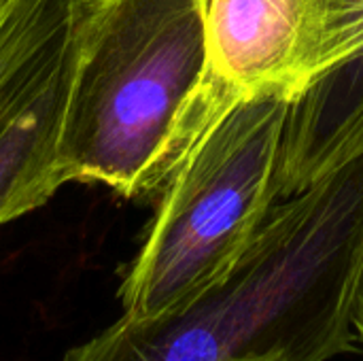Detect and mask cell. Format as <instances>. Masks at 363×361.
Returning <instances> with one entry per match:
<instances>
[{
    "label": "cell",
    "instance_id": "3",
    "mask_svg": "<svg viewBox=\"0 0 363 361\" xmlns=\"http://www.w3.org/2000/svg\"><path fill=\"white\" fill-rule=\"evenodd\" d=\"M289 91L242 100L181 157L119 285L128 317H155L217 285L279 202Z\"/></svg>",
    "mask_w": 363,
    "mask_h": 361
},
{
    "label": "cell",
    "instance_id": "2",
    "mask_svg": "<svg viewBox=\"0 0 363 361\" xmlns=\"http://www.w3.org/2000/svg\"><path fill=\"white\" fill-rule=\"evenodd\" d=\"M204 66L202 0H87L60 140L66 181L160 191L191 145Z\"/></svg>",
    "mask_w": 363,
    "mask_h": 361
},
{
    "label": "cell",
    "instance_id": "7",
    "mask_svg": "<svg viewBox=\"0 0 363 361\" xmlns=\"http://www.w3.org/2000/svg\"><path fill=\"white\" fill-rule=\"evenodd\" d=\"M351 321H353V334L362 340L363 345V266L359 272V281H357V289H355V298H353Z\"/></svg>",
    "mask_w": 363,
    "mask_h": 361
},
{
    "label": "cell",
    "instance_id": "4",
    "mask_svg": "<svg viewBox=\"0 0 363 361\" xmlns=\"http://www.w3.org/2000/svg\"><path fill=\"white\" fill-rule=\"evenodd\" d=\"M85 23L87 0H0V228L68 183L60 140Z\"/></svg>",
    "mask_w": 363,
    "mask_h": 361
},
{
    "label": "cell",
    "instance_id": "1",
    "mask_svg": "<svg viewBox=\"0 0 363 361\" xmlns=\"http://www.w3.org/2000/svg\"><path fill=\"white\" fill-rule=\"evenodd\" d=\"M363 155L274 204L236 266L191 302L121 315L62 361H330L353 345Z\"/></svg>",
    "mask_w": 363,
    "mask_h": 361
},
{
    "label": "cell",
    "instance_id": "6",
    "mask_svg": "<svg viewBox=\"0 0 363 361\" xmlns=\"http://www.w3.org/2000/svg\"><path fill=\"white\" fill-rule=\"evenodd\" d=\"M317 13L311 98L334 126L363 132V0H319Z\"/></svg>",
    "mask_w": 363,
    "mask_h": 361
},
{
    "label": "cell",
    "instance_id": "5",
    "mask_svg": "<svg viewBox=\"0 0 363 361\" xmlns=\"http://www.w3.org/2000/svg\"><path fill=\"white\" fill-rule=\"evenodd\" d=\"M317 2L202 0L206 66L191 145L242 100L304 89L317 40Z\"/></svg>",
    "mask_w": 363,
    "mask_h": 361
}]
</instances>
